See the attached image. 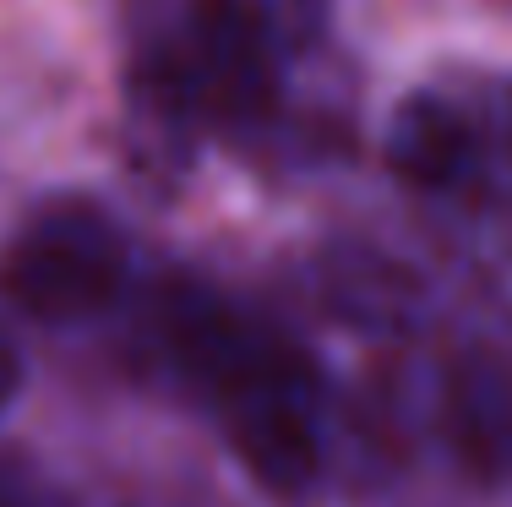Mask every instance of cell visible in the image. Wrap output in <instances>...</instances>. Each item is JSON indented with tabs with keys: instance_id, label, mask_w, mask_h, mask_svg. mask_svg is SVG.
<instances>
[{
	"instance_id": "8992f818",
	"label": "cell",
	"mask_w": 512,
	"mask_h": 507,
	"mask_svg": "<svg viewBox=\"0 0 512 507\" xmlns=\"http://www.w3.org/2000/svg\"><path fill=\"white\" fill-rule=\"evenodd\" d=\"M251 17H262L295 55H306L327 28V0H240Z\"/></svg>"
},
{
	"instance_id": "277c9868",
	"label": "cell",
	"mask_w": 512,
	"mask_h": 507,
	"mask_svg": "<svg viewBox=\"0 0 512 507\" xmlns=\"http://www.w3.org/2000/svg\"><path fill=\"white\" fill-rule=\"evenodd\" d=\"M442 431L474 475H512V349L469 344L442 371Z\"/></svg>"
},
{
	"instance_id": "7a4b0ae2",
	"label": "cell",
	"mask_w": 512,
	"mask_h": 507,
	"mask_svg": "<svg viewBox=\"0 0 512 507\" xmlns=\"http://www.w3.org/2000/svg\"><path fill=\"white\" fill-rule=\"evenodd\" d=\"M131 279V246L99 202L60 197L39 208L11 240L0 284L39 322H88L120 300Z\"/></svg>"
},
{
	"instance_id": "6da1fadb",
	"label": "cell",
	"mask_w": 512,
	"mask_h": 507,
	"mask_svg": "<svg viewBox=\"0 0 512 507\" xmlns=\"http://www.w3.org/2000/svg\"><path fill=\"white\" fill-rule=\"evenodd\" d=\"M164 344L180 377L213 404L251 480L267 491H306L322 475L316 382L278 333L240 317L218 295L180 289L164 306Z\"/></svg>"
},
{
	"instance_id": "52a82bcc",
	"label": "cell",
	"mask_w": 512,
	"mask_h": 507,
	"mask_svg": "<svg viewBox=\"0 0 512 507\" xmlns=\"http://www.w3.org/2000/svg\"><path fill=\"white\" fill-rule=\"evenodd\" d=\"M17 388H22V355H17V344L0 333V415H6V404L17 398Z\"/></svg>"
},
{
	"instance_id": "5b68a950",
	"label": "cell",
	"mask_w": 512,
	"mask_h": 507,
	"mask_svg": "<svg viewBox=\"0 0 512 507\" xmlns=\"http://www.w3.org/2000/svg\"><path fill=\"white\" fill-rule=\"evenodd\" d=\"M322 289L327 306L355 328H409L420 317V284L376 251H338Z\"/></svg>"
},
{
	"instance_id": "3957f363",
	"label": "cell",
	"mask_w": 512,
	"mask_h": 507,
	"mask_svg": "<svg viewBox=\"0 0 512 507\" xmlns=\"http://www.w3.org/2000/svg\"><path fill=\"white\" fill-rule=\"evenodd\" d=\"M387 164L409 191L474 213L485 180V93H409L387 126Z\"/></svg>"
},
{
	"instance_id": "ba28073f",
	"label": "cell",
	"mask_w": 512,
	"mask_h": 507,
	"mask_svg": "<svg viewBox=\"0 0 512 507\" xmlns=\"http://www.w3.org/2000/svg\"><path fill=\"white\" fill-rule=\"evenodd\" d=\"M0 507H17V502H11V491H0Z\"/></svg>"
}]
</instances>
